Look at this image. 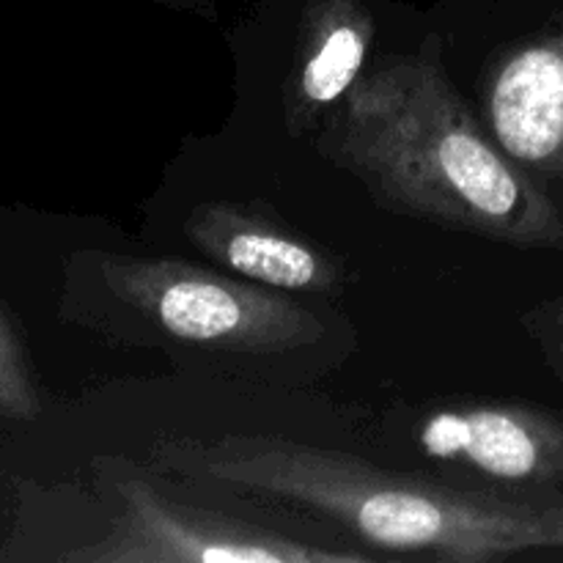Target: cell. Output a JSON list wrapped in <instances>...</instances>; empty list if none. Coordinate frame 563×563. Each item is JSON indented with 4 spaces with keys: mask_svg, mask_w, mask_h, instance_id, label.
<instances>
[{
    "mask_svg": "<svg viewBox=\"0 0 563 563\" xmlns=\"http://www.w3.org/2000/svg\"><path fill=\"white\" fill-rule=\"evenodd\" d=\"M159 471L308 511L388 553L487 563L563 553V500H509L385 471L341 451L269 434L165 438Z\"/></svg>",
    "mask_w": 563,
    "mask_h": 563,
    "instance_id": "6da1fadb",
    "label": "cell"
},
{
    "mask_svg": "<svg viewBox=\"0 0 563 563\" xmlns=\"http://www.w3.org/2000/svg\"><path fill=\"white\" fill-rule=\"evenodd\" d=\"M319 148L383 207L515 247L563 251V209L478 126L434 55L363 75Z\"/></svg>",
    "mask_w": 563,
    "mask_h": 563,
    "instance_id": "7a4b0ae2",
    "label": "cell"
},
{
    "mask_svg": "<svg viewBox=\"0 0 563 563\" xmlns=\"http://www.w3.org/2000/svg\"><path fill=\"white\" fill-rule=\"evenodd\" d=\"M115 300L168 339L225 352H284L319 335V319L278 289L245 284L174 258L102 256Z\"/></svg>",
    "mask_w": 563,
    "mask_h": 563,
    "instance_id": "3957f363",
    "label": "cell"
},
{
    "mask_svg": "<svg viewBox=\"0 0 563 563\" xmlns=\"http://www.w3.org/2000/svg\"><path fill=\"white\" fill-rule=\"evenodd\" d=\"M119 498L110 531L99 542L69 550L75 563H357L366 550L324 548L311 539L251 526L242 517L179 504L135 467L110 473Z\"/></svg>",
    "mask_w": 563,
    "mask_h": 563,
    "instance_id": "277c9868",
    "label": "cell"
},
{
    "mask_svg": "<svg viewBox=\"0 0 563 563\" xmlns=\"http://www.w3.org/2000/svg\"><path fill=\"white\" fill-rule=\"evenodd\" d=\"M429 460L520 487H563V418L526 405H454L421 418Z\"/></svg>",
    "mask_w": 563,
    "mask_h": 563,
    "instance_id": "5b68a950",
    "label": "cell"
},
{
    "mask_svg": "<svg viewBox=\"0 0 563 563\" xmlns=\"http://www.w3.org/2000/svg\"><path fill=\"white\" fill-rule=\"evenodd\" d=\"M487 121L495 143L517 165L563 181V22L495 66Z\"/></svg>",
    "mask_w": 563,
    "mask_h": 563,
    "instance_id": "8992f818",
    "label": "cell"
},
{
    "mask_svg": "<svg viewBox=\"0 0 563 563\" xmlns=\"http://www.w3.org/2000/svg\"><path fill=\"white\" fill-rule=\"evenodd\" d=\"M185 236L236 278L267 289L328 295L344 284L328 253L236 203L196 207L185 220Z\"/></svg>",
    "mask_w": 563,
    "mask_h": 563,
    "instance_id": "52a82bcc",
    "label": "cell"
},
{
    "mask_svg": "<svg viewBox=\"0 0 563 563\" xmlns=\"http://www.w3.org/2000/svg\"><path fill=\"white\" fill-rule=\"evenodd\" d=\"M374 20L361 0H311L289 77V124L308 126L363 77Z\"/></svg>",
    "mask_w": 563,
    "mask_h": 563,
    "instance_id": "ba28073f",
    "label": "cell"
},
{
    "mask_svg": "<svg viewBox=\"0 0 563 563\" xmlns=\"http://www.w3.org/2000/svg\"><path fill=\"white\" fill-rule=\"evenodd\" d=\"M42 396L33 377L31 357L0 302V421H36Z\"/></svg>",
    "mask_w": 563,
    "mask_h": 563,
    "instance_id": "9c48e42d",
    "label": "cell"
},
{
    "mask_svg": "<svg viewBox=\"0 0 563 563\" xmlns=\"http://www.w3.org/2000/svg\"><path fill=\"white\" fill-rule=\"evenodd\" d=\"M550 328H553V344H555V350H559V355L563 361V302H561V306H555L553 319H550Z\"/></svg>",
    "mask_w": 563,
    "mask_h": 563,
    "instance_id": "30bf717a",
    "label": "cell"
}]
</instances>
